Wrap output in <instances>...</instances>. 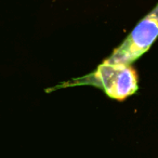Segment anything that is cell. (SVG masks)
I'll return each instance as SVG.
<instances>
[{
	"label": "cell",
	"mask_w": 158,
	"mask_h": 158,
	"mask_svg": "<svg viewBox=\"0 0 158 158\" xmlns=\"http://www.w3.org/2000/svg\"><path fill=\"white\" fill-rule=\"evenodd\" d=\"M158 37V5L138 23L125 41L105 62L130 65L146 52Z\"/></svg>",
	"instance_id": "7a4b0ae2"
},
{
	"label": "cell",
	"mask_w": 158,
	"mask_h": 158,
	"mask_svg": "<svg viewBox=\"0 0 158 158\" xmlns=\"http://www.w3.org/2000/svg\"><path fill=\"white\" fill-rule=\"evenodd\" d=\"M77 84L98 87L110 98L125 100L138 90V75L130 65L110 64L104 61L97 70L78 79Z\"/></svg>",
	"instance_id": "6da1fadb"
}]
</instances>
